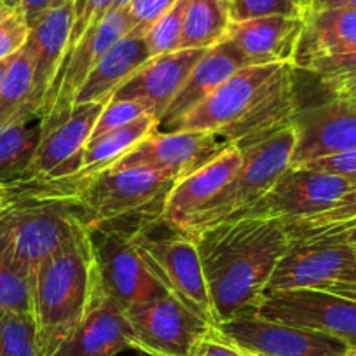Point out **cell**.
<instances>
[{"mask_svg":"<svg viewBox=\"0 0 356 356\" xmlns=\"http://www.w3.org/2000/svg\"><path fill=\"white\" fill-rule=\"evenodd\" d=\"M245 355H246V353H245ZM246 356H252V355H246Z\"/></svg>","mask_w":356,"mask_h":356,"instance_id":"56","label":"cell"},{"mask_svg":"<svg viewBox=\"0 0 356 356\" xmlns=\"http://www.w3.org/2000/svg\"><path fill=\"white\" fill-rule=\"evenodd\" d=\"M105 297L93 236L82 225L72 241L49 257L32 278L40 356L53 355Z\"/></svg>","mask_w":356,"mask_h":356,"instance_id":"2","label":"cell"},{"mask_svg":"<svg viewBox=\"0 0 356 356\" xmlns=\"http://www.w3.org/2000/svg\"><path fill=\"white\" fill-rule=\"evenodd\" d=\"M241 161V150L227 145L200 170L177 180L161 204L157 220L171 231L189 234L204 208L238 173Z\"/></svg>","mask_w":356,"mask_h":356,"instance_id":"15","label":"cell"},{"mask_svg":"<svg viewBox=\"0 0 356 356\" xmlns=\"http://www.w3.org/2000/svg\"><path fill=\"white\" fill-rule=\"evenodd\" d=\"M187 4H189V0H178L173 8L168 9L161 18H157L143 32V39H145L150 58L180 49Z\"/></svg>","mask_w":356,"mask_h":356,"instance_id":"33","label":"cell"},{"mask_svg":"<svg viewBox=\"0 0 356 356\" xmlns=\"http://www.w3.org/2000/svg\"><path fill=\"white\" fill-rule=\"evenodd\" d=\"M231 22L225 0H189L180 49H210L217 46Z\"/></svg>","mask_w":356,"mask_h":356,"instance_id":"28","label":"cell"},{"mask_svg":"<svg viewBox=\"0 0 356 356\" xmlns=\"http://www.w3.org/2000/svg\"><path fill=\"white\" fill-rule=\"evenodd\" d=\"M353 248H355V255H353L351 262H349L348 266H346L344 269L339 273L337 278H335L332 283H328V285H356V246H353ZM328 285H325V286H328Z\"/></svg>","mask_w":356,"mask_h":356,"instance_id":"45","label":"cell"},{"mask_svg":"<svg viewBox=\"0 0 356 356\" xmlns=\"http://www.w3.org/2000/svg\"><path fill=\"white\" fill-rule=\"evenodd\" d=\"M349 100H353V102H356V93H355V95H353V97H351V98H349Z\"/></svg>","mask_w":356,"mask_h":356,"instance_id":"54","label":"cell"},{"mask_svg":"<svg viewBox=\"0 0 356 356\" xmlns=\"http://www.w3.org/2000/svg\"><path fill=\"white\" fill-rule=\"evenodd\" d=\"M147 60H150V53L143 39V30L133 29L102 56L79 89L74 105L108 104L115 91Z\"/></svg>","mask_w":356,"mask_h":356,"instance_id":"25","label":"cell"},{"mask_svg":"<svg viewBox=\"0 0 356 356\" xmlns=\"http://www.w3.org/2000/svg\"><path fill=\"white\" fill-rule=\"evenodd\" d=\"M30 193H32V180L30 178H19L15 182L0 184V213L18 200L29 196Z\"/></svg>","mask_w":356,"mask_h":356,"instance_id":"42","label":"cell"},{"mask_svg":"<svg viewBox=\"0 0 356 356\" xmlns=\"http://www.w3.org/2000/svg\"><path fill=\"white\" fill-rule=\"evenodd\" d=\"M353 222H356V182L334 207L307 220L286 225V229H289L290 243L311 241V239L335 234Z\"/></svg>","mask_w":356,"mask_h":356,"instance_id":"31","label":"cell"},{"mask_svg":"<svg viewBox=\"0 0 356 356\" xmlns=\"http://www.w3.org/2000/svg\"><path fill=\"white\" fill-rule=\"evenodd\" d=\"M296 145L297 133L290 124L259 142L238 147L243 157L238 173L204 208L189 234L246 213L292 166Z\"/></svg>","mask_w":356,"mask_h":356,"instance_id":"5","label":"cell"},{"mask_svg":"<svg viewBox=\"0 0 356 356\" xmlns=\"http://www.w3.org/2000/svg\"><path fill=\"white\" fill-rule=\"evenodd\" d=\"M129 4H131V0H114V6H112V9H126Z\"/></svg>","mask_w":356,"mask_h":356,"instance_id":"51","label":"cell"},{"mask_svg":"<svg viewBox=\"0 0 356 356\" xmlns=\"http://www.w3.org/2000/svg\"><path fill=\"white\" fill-rule=\"evenodd\" d=\"M217 328L252 356H346L349 351L344 342L330 335L266 320L257 313L236 316Z\"/></svg>","mask_w":356,"mask_h":356,"instance_id":"12","label":"cell"},{"mask_svg":"<svg viewBox=\"0 0 356 356\" xmlns=\"http://www.w3.org/2000/svg\"><path fill=\"white\" fill-rule=\"evenodd\" d=\"M293 70L296 68L292 65L286 67L253 104V107L238 122L220 133L229 145H250L292 124L293 115L299 108Z\"/></svg>","mask_w":356,"mask_h":356,"instance_id":"21","label":"cell"},{"mask_svg":"<svg viewBox=\"0 0 356 356\" xmlns=\"http://www.w3.org/2000/svg\"><path fill=\"white\" fill-rule=\"evenodd\" d=\"M15 8L16 6H9V4H6V2H0V19H4L6 16H8Z\"/></svg>","mask_w":356,"mask_h":356,"instance_id":"50","label":"cell"},{"mask_svg":"<svg viewBox=\"0 0 356 356\" xmlns=\"http://www.w3.org/2000/svg\"><path fill=\"white\" fill-rule=\"evenodd\" d=\"M232 22L264 18V16H302L292 0H232L229 6Z\"/></svg>","mask_w":356,"mask_h":356,"instance_id":"36","label":"cell"},{"mask_svg":"<svg viewBox=\"0 0 356 356\" xmlns=\"http://www.w3.org/2000/svg\"><path fill=\"white\" fill-rule=\"evenodd\" d=\"M147 114L156 115V111L145 100H111L108 104H105L104 111H102L100 118L95 124L93 133H91V138L105 135L112 129L122 128V126L129 124V122L136 121Z\"/></svg>","mask_w":356,"mask_h":356,"instance_id":"35","label":"cell"},{"mask_svg":"<svg viewBox=\"0 0 356 356\" xmlns=\"http://www.w3.org/2000/svg\"><path fill=\"white\" fill-rule=\"evenodd\" d=\"M131 349L149 356H194L211 325L171 296L156 297L126 311Z\"/></svg>","mask_w":356,"mask_h":356,"instance_id":"9","label":"cell"},{"mask_svg":"<svg viewBox=\"0 0 356 356\" xmlns=\"http://www.w3.org/2000/svg\"><path fill=\"white\" fill-rule=\"evenodd\" d=\"M105 104L74 105L67 118L40 133L39 145L30 161L26 178H46L65 161L74 157L91 138Z\"/></svg>","mask_w":356,"mask_h":356,"instance_id":"22","label":"cell"},{"mask_svg":"<svg viewBox=\"0 0 356 356\" xmlns=\"http://www.w3.org/2000/svg\"><path fill=\"white\" fill-rule=\"evenodd\" d=\"M356 9V0H313L309 11H323V9Z\"/></svg>","mask_w":356,"mask_h":356,"instance_id":"46","label":"cell"},{"mask_svg":"<svg viewBox=\"0 0 356 356\" xmlns=\"http://www.w3.org/2000/svg\"><path fill=\"white\" fill-rule=\"evenodd\" d=\"M131 241L161 289L211 327H217L194 236L171 231V234L156 238L150 236L149 224H145L133 227Z\"/></svg>","mask_w":356,"mask_h":356,"instance_id":"6","label":"cell"},{"mask_svg":"<svg viewBox=\"0 0 356 356\" xmlns=\"http://www.w3.org/2000/svg\"><path fill=\"white\" fill-rule=\"evenodd\" d=\"M292 124L297 133L292 166L356 150V102L328 98L311 107L299 105Z\"/></svg>","mask_w":356,"mask_h":356,"instance_id":"16","label":"cell"},{"mask_svg":"<svg viewBox=\"0 0 356 356\" xmlns=\"http://www.w3.org/2000/svg\"><path fill=\"white\" fill-rule=\"evenodd\" d=\"M207 51L178 49L152 56L115 91L112 100H145L161 119Z\"/></svg>","mask_w":356,"mask_h":356,"instance_id":"19","label":"cell"},{"mask_svg":"<svg viewBox=\"0 0 356 356\" xmlns=\"http://www.w3.org/2000/svg\"><path fill=\"white\" fill-rule=\"evenodd\" d=\"M289 63L255 65L236 70L196 108L180 119L173 131H210L220 135L225 128L238 122L262 97ZM293 67V65H292Z\"/></svg>","mask_w":356,"mask_h":356,"instance_id":"14","label":"cell"},{"mask_svg":"<svg viewBox=\"0 0 356 356\" xmlns=\"http://www.w3.org/2000/svg\"><path fill=\"white\" fill-rule=\"evenodd\" d=\"M302 166L313 168V170L318 171H325V173L341 175V177L356 180V150L320 157V159H314L311 163L302 164Z\"/></svg>","mask_w":356,"mask_h":356,"instance_id":"40","label":"cell"},{"mask_svg":"<svg viewBox=\"0 0 356 356\" xmlns=\"http://www.w3.org/2000/svg\"><path fill=\"white\" fill-rule=\"evenodd\" d=\"M131 231L133 227L115 224L91 232L105 296L124 313L166 293L143 266L133 246Z\"/></svg>","mask_w":356,"mask_h":356,"instance_id":"11","label":"cell"},{"mask_svg":"<svg viewBox=\"0 0 356 356\" xmlns=\"http://www.w3.org/2000/svg\"><path fill=\"white\" fill-rule=\"evenodd\" d=\"M355 182L307 166H290L269 193L239 217H266L286 225L297 224L334 207Z\"/></svg>","mask_w":356,"mask_h":356,"instance_id":"8","label":"cell"},{"mask_svg":"<svg viewBox=\"0 0 356 356\" xmlns=\"http://www.w3.org/2000/svg\"><path fill=\"white\" fill-rule=\"evenodd\" d=\"M67 0H18L16 2V8L25 15L26 22L32 26L40 16L46 15L51 9L58 8V6L65 4Z\"/></svg>","mask_w":356,"mask_h":356,"instance_id":"43","label":"cell"},{"mask_svg":"<svg viewBox=\"0 0 356 356\" xmlns=\"http://www.w3.org/2000/svg\"><path fill=\"white\" fill-rule=\"evenodd\" d=\"M225 2H227V4H229V6H231V2H232V0H225Z\"/></svg>","mask_w":356,"mask_h":356,"instance_id":"55","label":"cell"},{"mask_svg":"<svg viewBox=\"0 0 356 356\" xmlns=\"http://www.w3.org/2000/svg\"><path fill=\"white\" fill-rule=\"evenodd\" d=\"M33 119L39 121L40 111L33 97V56L25 44L0 88V128L29 124Z\"/></svg>","mask_w":356,"mask_h":356,"instance_id":"27","label":"cell"},{"mask_svg":"<svg viewBox=\"0 0 356 356\" xmlns=\"http://www.w3.org/2000/svg\"><path fill=\"white\" fill-rule=\"evenodd\" d=\"M292 2L296 4V8L302 13V16H306L307 13H309L311 2H313V0H292Z\"/></svg>","mask_w":356,"mask_h":356,"instance_id":"49","label":"cell"},{"mask_svg":"<svg viewBox=\"0 0 356 356\" xmlns=\"http://www.w3.org/2000/svg\"><path fill=\"white\" fill-rule=\"evenodd\" d=\"M0 356H40L33 316L0 311Z\"/></svg>","mask_w":356,"mask_h":356,"instance_id":"32","label":"cell"},{"mask_svg":"<svg viewBox=\"0 0 356 356\" xmlns=\"http://www.w3.org/2000/svg\"><path fill=\"white\" fill-rule=\"evenodd\" d=\"M173 184V178L147 168L105 170L72 186L63 197L74 201L82 225L95 232L126 218H147Z\"/></svg>","mask_w":356,"mask_h":356,"instance_id":"4","label":"cell"},{"mask_svg":"<svg viewBox=\"0 0 356 356\" xmlns=\"http://www.w3.org/2000/svg\"><path fill=\"white\" fill-rule=\"evenodd\" d=\"M353 255L355 248L346 243H290L269 280L266 296L290 290H321L337 278Z\"/></svg>","mask_w":356,"mask_h":356,"instance_id":"18","label":"cell"},{"mask_svg":"<svg viewBox=\"0 0 356 356\" xmlns=\"http://www.w3.org/2000/svg\"><path fill=\"white\" fill-rule=\"evenodd\" d=\"M82 227L77 207L68 197L32 193L0 213V262L32 282L49 257L72 241Z\"/></svg>","mask_w":356,"mask_h":356,"instance_id":"3","label":"cell"},{"mask_svg":"<svg viewBox=\"0 0 356 356\" xmlns=\"http://www.w3.org/2000/svg\"><path fill=\"white\" fill-rule=\"evenodd\" d=\"M18 53H19V51H18ZM18 53H16V54H18ZM16 54H13V56H9V58H4V60H0V88H2V84H4L6 75H8L9 68H11V65H13V61H15Z\"/></svg>","mask_w":356,"mask_h":356,"instance_id":"48","label":"cell"},{"mask_svg":"<svg viewBox=\"0 0 356 356\" xmlns=\"http://www.w3.org/2000/svg\"><path fill=\"white\" fill-rule=\"evenodd\" d=\"M0 2H6V4H9V6H16V2H18V0H0Z\"/></svg>","mask_w":356,"mask_h":356,"instance_id":"52","label":"cell"},{"mask_svg":"<svg viewBox=\"0 0 356 356\" xmlns=\"http://www.w3.org/2000/svg\"><path fill=\"white\" fill-rule=\"evenodd\" d=\"M194 356H246L236 344H232L217 327H211L201 339Z\"/></svg>","mask_w":356,"mask_h":356,"instance_id":"41","label":"cell"},{"mask_svg":"<svg viewBox=\"0 0 356 356\" xmlns=\"http://www.w3.org/2000/svg\"><path fill=\"white\" fill-rule=\"evenodd\" d=\"M356 47V9H323L304 16V30L293 68L314 58Z\"/></svg>","mask_w":356,"mask_h":356,"instance_id":"26","label":"cell"},{"mask_svg":"<svg viewBox=\"0 0 356 356\" xmlns=\"http://www.w3.org/2000/svg\"><path fill=\"white\" fill-rule=\"evenodd\" d=\"M131 337L124 311L105 297L51 356H118L131 349Z\"/></svg>","mask_w":356,"mask_h":356,"instance_id":"23","label":"cell"},{"mask_svg":"<svg viewBox=\"0 0 356 356\" xmlns=\"http://www.w3.org/2000/svg\"><path fill=\"white\" fill-rule=\"evenodd\" d=\"M30 35V25L18 8L0 19V60L13 56L23 49Z\"/></svg>","mask_w":356,"mask_h":356,"instance_id":"38","label":"cell"},{"mask_svg":"<svg viewBox=\"0 0 356 356\" xmlns=\"http://www.w3.org/2000/svg\"><path fill=\"white\" fill-rule=\"evenodd\" d=\"M323 290L356 300V285H328V286H325Z\"/></svg>","mask_w":356,"mask_h":356,"instance_id":"47","label":"cell"},{"mask_svg":"<svg viewBox=\"0 0 356 356\" xmlns=\"http://www.w3.org/2000/svg\"><path fill=\"white\" fill-rule=\"evenodd\" d=\"M311 241H330V243H346L349 246H356V222L349 224L348 227L341 229L339 232L330 236H325V238L311 239ZM297 243V241H296Z\"/></svg>","mask_w":356,"mask_h":356,"instance_id":"44","label":"cell"},{"mask_svg":"<svg viewBox=\"0 0 356 356\" xmlns=\"http://www.w3.org/2000/svg\"><path fill=\"white\" fill-rule=\"evenodd\" d=\"M239 68H245V65L227 42H218L217 46L210 47L204 56L197 61L182 88L178 89L170 107L159 119L157 129L173 131L180 119L186 118L204 98L210 97L225 79L231 77Z\"/></svg>","mask_w":356,"mask_h":356,"instance_id":"24","label":"cell"},{"mask_svg":"<svg viewBox=\"0 0 356 356\" xmlns=\"http://www.w3.org/2000/svg\"><path fill=\"white\" fill-rule=\"evenodd\" d=\"M259 316L320 332L356 349V300L327 290H290L264 296Z\"/></svg>","mask_w":356,"mask_h":356,"instance_id":"10","label":"cell"},{"mask_svg":"<svg viewBox=\"0 0 356 356\" xmlns=\"http://www.w3.org/2000/svg\"><path fill=\"white\" fill-rule=\"evenodd\" d=\"M74 25V0L51 9L32 26L26 46L33 56V97L42 115L47 95L63 65Z\"/></svg>","mask_w":356,"mask_h":356,"instance_id":"20","label":"cell"},{"mask_svg":"<svg viewBox=\"0 0 356 356\" xmlns=\"http://www.w3.org/2000/svg\"><path fill=\"white\" fill-rule=\"evenodd\" d=\"M135 29L128 9H112L98 25L91 26L82 39L68 51L63 65L54 79L47 95L42 115H40V133L47 131L63 121L74 107V100L88 75L93 72L105 53Z\"/></svg>","mask_w":356,"mask_h":356,"instance_id":"7","label":"cell"},{"mask_svg":"<svg viewBox=\"0 0 356 356\" xmlns=\"http://www.w3.org/2000/svg\"><path fill=\"white\" fill-rule=\"evenodd\" d=\"M0 311L33 316L32 282L4 262H0Z\"/></svg>","mask_w":356,"mask_h":356,"instance_id":"34","label":"cell"},{"mask_svg":"<svg viewBox=\"0 0 356 356\" xmlns=\"http://www.w3.org/2000/svg\"><path fill=\"white\" fill-rule=\"evenodd\" d=\"M177 2L178 0H131V4L126 9H128V15L135 29H142L145 32L157 18H161Z\"/></svg>","mask_w":356,"mask_h":356,"instance_id":"39","label":"cell"},{"mask_svg":"<svg viewBox=\"0 0 356 356\" xmlns=\"http://www.w3.org/2000/svg\"><path fill=\"white\" fill-rule=\"evenodd\" d=\"M300 70L314 75L330 98L349 100L356 93V47L314 58Z\"/></svg>","mask_w":356,"mask_h":356,"instance_id":"30","label":"cell"},{"mask_svg":"<svg viewBox=\"0 0 356 356\" xmlns=\"http://www.w3.org/2000/svg\"><path fill=\"white\" fill-rule=\"evenodd\" d=\"M40 140V122L0 128V184L26 178Z\"/></svg>","mask_w":356,"mask_h":356,"instance_id":"29","label":"cell"},{"mask_svg":"<svg viewBox=\"0 0 356 356\" xmlns=\"http://www.w3.org/2000/svg\"><path fill=\"white\" fill-rule=\"evenodd\" d=\"M112 6L114 0H74V25H72L68 51L82 39V35L91 26L98 25L108 15Z\"/></svg>","mask_w":356,"mask_h":356,"instance_id":"37","label":"cell"},{"mask_svg":"<svg viewBox=\"0 0 356 356\" xmlns=\"http://www.w3.org/2000/svg\"><path fill=\"white\" fill-rule=\"evenodd\" d=\"M346 356H356V349H349V351L346 353Z\"/></svg>","mask_w":356,"mask_h":356,"instance_id":"53","label":"cell"},{"mask_svg":"<svg viewBox=\"0 0 356 356\" xmlns=\"http://www.w3.org/2000/svg\"><path fill=\"white\" fill-rule=\"evenodd\" d=\"M227 145L229 143L218 133L156 129L107 170L147 168L159 171L177 182L204 166Z\"/></svg>","mask_w":356,"mask_h":356,"instance_id":"13","label":"cell"},{"mask_svg":"<svg viewBox=\"0 0 356 356\" xmlns=\"http://www.w3.org/2000/svg\"><path fill=\"white\" fill-rule=\"evenodd\" d=\"M304 30V16H264L231 22L224 39L245 67L293 65Z\"/></svg>","mask_w":356,"mask_h":356,"instance_id":"17","label":"cell"},{"mask_svg":"<svg viewBox=\"0 0 356 356\" xmlns=\"http://www.w3.org/2000/svg\"><path fill=\"white\" fill-rule=\"evenodd\" d=\"M217 327L255 313L280 259L290 246L286 224L238 217L193 232Z\"/></svg>","mask_w":356,"mask_h":356,"instance_id":"1","label":"cell"}]
</instances>
